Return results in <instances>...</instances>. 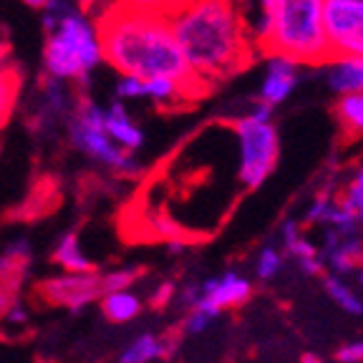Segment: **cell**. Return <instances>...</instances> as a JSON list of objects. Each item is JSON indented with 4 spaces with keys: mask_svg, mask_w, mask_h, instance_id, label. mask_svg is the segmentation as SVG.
Returning a JSON list of instances; mask_svg holds the SVG:
<instances>
[{
    "mask_svg": "<svg viewBox=\"0 0 363 363\" xmlns=\"http://www.w3.org/2000/svg\"><path fill=\"white\" fill-rule=\"evenodd\" d=\"M142 298L134 290H116L101 298V313L108 323H129L142 313Z\"/></svg>",
    "mask_w": 363,
    "mask_h": 363,
    "instance_id": "ffe728a7",
    "label": "cell"
},
{
    "mask_svg": "<svg viewBox=\"0 0 363 363\" xmlns=\"http://www.w3.org/2000/svg\"><path fill=\"white\" fill-rule=\"evenodd\" d=\"M113 3L139 13H164L167 16L172 11V0H113Z\"/></svg>",
    "mask_w": 363,
    "mask_h": 363,
    "instance_id": "83f0119b",
    "label": "cell"
},
{
    "mask_svg": "<svg viewBox=\"0 0 363 363\" xmlns=\"http://www.w3.org/2000/svg\"><path fill=\"white\" fill-rule=\"evenodd\" d=\"M328 202H330V197L328 194H318L315 199H313V204L308 207V222H320V217H323V212H325V207H328Z\"/></svg>",
    "mask_w": 363,
    "mask_h": 363,
    "instance_id": "1f68e13d",
    "label": "cell"
},
{
    "mask_svg": "<svg viewBox=\"0 0 363 363\" xmlns=\"http://www.w3.org/2000/svg\"><path fill=\"white\" fill-rule=\"evenodd\" d=\"M179 340L174 335H159V333H139L129 346L119 353V363H152L167 361L174 356Z\"/></svg>",
    "mask_w": 363,
    "mask_h": 363,
    "instance_id": "5bb4252c",
    "label": "cell"
},
{
    "mask_svg": "<svg viewBox=\"0 0 363 363\" xmlns=\"http://www.w3.org/2000/svg\"><path fill=\"white\" fill-rule=\"evenodd\" d=\"M194 3H202V0H172V11H174V8H187V6H194Z\"/></svg>",
    "mask_w": 363,
    "mask_h": 363,
    "instance_id": "8d00e7d4",
    "label": "cell"
},
{
    "mask_svg": "<svg viewBox=\"0 0 363 363\" xmlns=\"http://www.w3.org/2000/svg\"><path fill=\"white\" fill-rule=\"evenodd\" d=\"M51 260L56 262L58 267H63V272H94L96 265L81 247L79 233H66L61 235V240L53 247Z\"/></svg>",
    "mask_w": 363,
    "mask_h": 363,
    "instance_id": "d6986e66",
    "label": "cell"
},
{
    "mask_svg": "<svg viewBox=\"0 0 363 363\" xmlns=\"http://www.w3.org/2000/svg\"><path fill=\"white\" fill-rule=\"evenodd\" d=\"M35 293L45 306L79 313L94 301L104 298V272H61L43 280Z\"/></svg>",
    "mask_w": 363,
    "mask_h": 363,
    "instance_id": "ba28073f",
    "label": "cell"
},
{
    "mask_svg": "<svg viewBox=\"0 0 363 363\" xmlns=\"http://www.w3.org/2000/svg\"><path fill=\"white\" fill-rule=\"evenodd\" d=\"M335 119L348 139L363 136V94H346L335 101Z\"/></svg>",
    "mask_w": 363,
    "mask_h": 363,
    "instance_id": "7402d4cb",
    "label": "cell"
},
{
    "mask_svg": "<svg viewBox=\"0 0 363 363\" xmlns=\"http://www.w3.org/2000/svg\"><path fill=\"white\" fill-rule=\"evenodd\" d=\"M28 320V311L23 308V303L21 301H16L13 303V308L8 311V315H6V320L3 323H11V325H23Z\"/></svg>",
    "mask_w": 363,
    "mask_h": 363,
    "instance_id": "836d02e7",
    "label": "cell"
},
{
    "mask_svg": "<svg viewBox=\"0 0 363 363\" xmlns=\"http://www.w3.org/2000/svg\"><path fill=\"white\" fill-rule=\"evenodd\" d=\"M172 295H174V285L172 283H162L152 295V306L154 308H164L167 303L172 301Z\"/></svg>",
    "mask_w": 363,
    "mask_h": 363,
    "instance_id": "d6a6232c",
    "label": "cell"
},
{
    "mask_svg": "<svg viewBox=\"0 0 363 363\" xmlns=\"http://www.w3.org/2000/svg\"><path fill=\"white\" fill-rule=\"evenodd\" d=\"M265 58H267L265 81H262V86H260L257 101L275 108V106H280V104L293 94L295 86H298V63L288 61V58H283V56H265Z\"/></svg>",
    "mask_w": 363,
    "mask_h": 363,
    "instance_id": "7c38bea8",
    "label": "cell"
},
{
    "mask_svg": "<svg viewBox=\"0 0 363 363\" xmlns=\"http://www.w3.org/2000/svg\"><path fill=\"white\" fill-rule=\"evenodd\" d=\"M285 265V255L280 252L278 247H272V245H265V247L260 250V255H257V278L260 280H272L278 278L280 270H283Z\"/></svg>",
    "mask_w": 363,
    "mask_h": 363,
    "instance_id": "d4e9b609",
    "label": "cell"
},
{
    "mask_svg": "<svg viewBox=\"0 0 363 363\" xmlns=\"http://www.w3.org/2000/svg\"><path fill=\"white\" fill-rule=\"evenodd\" d=\"M335 361L338 363H363V340H353L335 351Z\"/></svg>",
    "mask_w": 363,
    "mask_h": 363,
    "instance_id": "f546056e",
    "label": "cell"
},
{
    "mask_svg": "<svg viewBox=\"0 0 363 363\" xmlns=\"http://www.w3.org/2000/svg\"><path fill=\"white\" fill-rule=\"evenodd\" d=\"M215 320H217V318L210 315L207 311H202V308H192V311H187L184 320H182V330H184L187 335H199V333H204V330L210 328Z\"/></svg>",
    "mask_w": 363,
    "mask_h": 363,
    "instance_id": "4316f807",
    "label": "cell"
},
{
    "mask_svg": "<svg viewBox=\"0 0 363 363\" xmlns=\"http://www.w3.org/2000/svg\"><path fill=\"white\" fill-rule=\"evenodd\" d=\"M323 8L325 0H272L265 56H283L298 66L328 63L330 48L325 38Z\"/></svg>",
    "mask_w": 363,
    "mask_h": 363,
    "instance_id": "277c9868",
    "label": "cell"
},
{
    "mask_svg": "<svg viewBox=\"0 0 363 363\" xmlns=\"http://www.w3.org/2000/svg\"><path fill=\"white\" fill-rule=\"evenodd\" d=\"M40 13L43 74L68 86L86 84L104 63L96 18L76 8L71 0H48Z\"/></svg>",
    "mask_w": 363,
    "mask_h": 363,
    "instance_id": "3957f363",
    "label": "cell"
},
{
    "mask_svg": "<svg viewBox=\"0 0 363 363\" xmlns=\"http://www.w3.org/2000/svg\"><path fill=\"white\" fill-rule=\"evenodd\" d=\"M338 204L356 222H363V167L356 172V177L351 179V184L346 187V192H343V199H340Z\"/></svg>",
    "mask_w": 363,
    "mask_h": 363,
    "instance_id": "cb8c5ba5",
    "label": "cell"
},
{
    "mask_svg": "<svg viewBox=\"0 0 363 363\" xmlns=\"http://www.w3.org/2000/svg\"><path fill=\"white\" fill-rule=\"evenodd\" d=\"M358 283L363 285V267H361V272H358Z\"/></svg>",
    "mask_w": 363,
    "mask_h": 363,
    "instance_id": "f35d334b",
    "label": "cell"
},
{
    "mask_svg": "<svg viewBox=\"0 0 363 363\" xmlns=\"http://www.w3.org/2000/svg\"><path fill=\"white\" fill-rule=\"evenodd\" d=\"M184 247H187V245H184V240H182V238L167 240V250H169L172 255H179V252H184Z\"/></svg>",
    "mask_w": 363,
    "mask_h": 363,
    "instance_id": "e575fe53",
    "label": "cell"
},
{
    "mask_svg": "<svg viewBox=\"0 0 363 363\" xmlns=\"http://www.w3.org/2000/svg\"><path fill=\"white\" fill-rule=\"evenodd\" d=\"M23 6L33 8V11H43L45 6H48V0H21Z\"/></svg>",
    "mask_w": 363,
    "mask_h": 363,
    "instance_id": "d590c367",
    "label": "cell"
},
{
    "mask_svg": "<svg viewBox=\"0 0 363 363\" xmlns=\"http://www.w3.org/2000/svg\"><path fill=\"white\" fill-rule=\"evenodd\" d=\"M21 96V74L13 63L8 43H0V129L8 124Z\"/></svg>",
    "mask_w": 363,
    "mask_h": 363,
    "instance_id": "e0dca14e",
    "label": "cell"
},
{
    "mask_svg": "<svg viewBox=\"0 0 363 363\" xmlns=\"http://www.w3.org/2000/svg\"><path fill=\"white\" fill-rule=\"evenodd\" d=\"M104 129H106L108 139L119 149H124V152L134 154L144 147V131L131 119V113L124 101L111 99L104 106Z\"/></svg>",
    "mask_w": 363,
    "mask_h": 363,
    "instance_id": "4fadbf2b",
    "label": "cell"
},
{
    "mask_svg": "<svg viewBox=\"0 0 363 363\" xmlns=\"http://www.w3.org/2000/svg\"><path fill=\"white\" fill-rule=\"evenodd\" d=\"M358 265H363V250H361V255H358Z\"/></svg>",
    "mask_w": 363,
    "mask_h": 363,
    "instance_id": "ab89813d",
    "label": "cell"
},
{
    "mask_svg": "<svg viewBox=\"0 0 363 363\" xmlns=\"http://www.w3.org/2000/svg\"><path fill=\"white\" fill-rule=\"evenodd\" d=\"M328 86L333 94H363V58H330Z\"/></svg>",
    "mask_w": 363,
    "mask_h": 363,
    "instance_id": "ac0fdd59",
    "label": "cell"
},
{
    "mask_svg": "<svg viewBox=\"0 0 363 363\" xmlns=\"http://www.w3.org/2000/svg\"><path fill=\"white\" fill-rule=\"evenodd\" d=\"M172 35L192 76L210 89L212 81L238 74L257 56L247 43L230 0H202L167 13Z\"/></svg>",
    "mask_w": 363,
    "mask_h": 363,
    "instance_id": "7a4b0ae2",
    "label": "cell"
},
{
    "mask_svg": "<svg viewBox=\"0 0 363 363\" xmlns=\"http://www.w3.org/2000/svg\"><path fill=\"white\" fill-rule=\"evenodd\" d=\"M113 99L116 101H134V99H144V81L131 79V76H119L113 84Z\"/></svg>",
    "mask_w": 363,
    "mask_h": 363,
    "instance_id": "484cf974",
    "label": "cell"
},
{
    "mask_svg": "<svg viewBox=\"0 0 363 363\" xmlns=\"http://www.w3.org/2000/svg\"><path fill=\"white\" fill-rule=\"evenodd\" d=\"M21 285L23 283H0V323L6 320L13 303L21 301Z\"/></svg>",
    "mask_w": 363,
    "mask_h": 363,
    "instance_id": "f1b7e54d",
    "label": "cell"
},
{
    "mask_svg": "<svg viewBox=\"0 0 363 363\" xmlns=\"http://www.w3.org/2000/svg\"><path fill=\"white\" fill-rule=\"evenodd\" d=\"M323 26L330 58H363V0H325Z\"/></svg>",
    "mask_w": 363,
    "mask_h": 363,
    "instance_id": "52a82bcc",
    "label": "cell"
},
{
    "mask_svg": "<svg viewBox=\"0 0 363 363\" xmlns=\"http://www.w3.org/2000/svg\"><path fill=\"white\" fill-rule=\"evenodd\" d=\"M104 63L119 76L131 79H169L202 96L199 84L182 56L164 13H139L116 3L96 16Z\"/></svg>",
    "mask_w": 363,
    "mask_h": 363,
    "instance_id": "6da1fadb",
    "label": "cell"
},
{
    "mask_svg": "<svg viewBox=\"0 0 363 363\" xmlns=\"http://www.w3.org/2000/svg\"><path fill=\"white\" fill-rule=\"evenodd\" d=\"M66 136L76 152H81L86 159L106 167V169L116 172V174L139 177L144 172V167L139 164V159L134 154L119 149L108 139L106 129H104V104L86 96V94L76 96L74 108L66 119Z\"/></svg>",
    "mask_w": 363,
    "mask_h": 363,
    "instance_id": "5b68a950",
    "label": "cell"
},
{
    "mask_svg": "<svg viewBox=\"0 0 363 363\" xmlns=\"http://www.w3.org/2000/svg\"><path fill=\"white\" fill-rule=\"evenodd\" d=\"M76 96L79 94H74L68 84L45 76L38 84V91H35L33 96V121L43 131H51L61 124L66 126V119L71 108H74Z\"/></svg>",
    "mask_w": 363,
    "mask_h": 363,
    "instance_id": "30bf717a",
    "label": "cell"
},
{
    "mask_svg": "<svg viewBox=\"0 0 363 363\" xmlns=\"http://www.w3.org/2000/svg\"><path fill=\"white\" fill-rule=\"evenodd\" d=\"M283 245H285V252L298 260L303 272H308V275H320V272H323L325 265H323V260H320V252H318L315 245L303 235L298 222L288 220L283 225Z\"/></svg>",
    "mask_w": 363,
    "mask_h": 363,
    "instance_id": "9a60e30c",
    "label": "cell"
},
{
    "mask_svg": "<svg viewBox=\"0 0 363 363\" xmlns=\"http://www.w3.org/2000/svg\"><path fill=\"white\" fill-rule=\"evenodd\" d=\"M323 283H325V293L330 295V301H333L335 306L343 308V311L351 313V315H361L363 301L358 298L356 290H353L346 280L338 278V275H325Z\"/></svg>",
    "mask_w": 363,
    "mask_h": 363,
    "instance_id": "603a6c76",
    "label": "cell"
},
{
    "mask_svg": "<svg viewBox=\"0 0 363 363\" xmlns=\"http://www.w3.org/2000/svg\"><path fill=\"white\" fill-rule=\"evenodd\" d=\"M361 240L358 238H338V235L328 233L325 235V250H323V265H328L330 270H333V275H338V278H343V275H348V272L356 270L358 265V255H361Z\"/></svg>",
    "mask_w": 363,
    "mask_h": 363,
    "instance_id": "2e32d148",
    "label": "cell"
},
{
    "mask_svg": "<svg viewBox=\"0 0 363 363\" xmlns=\"http://www.w3.org/2000/svg\"><path fill=\"white\" fill-rule=\"evenodd\" d=\"M250 295H252V283L240 272L227 270L222 275H215V278L199 283V298L192 308H202V311L217 318L227 308L245 306L250 301Z\"/></svg>",
    "mask_w": 363,
    "mask_h": 363,
    "instance_id": "9c48e42d",
    "label": "cell"
},
{
    "mask_svg": "<svg viewBox=\"0 0 363 363\" xmlns=\"http://www.w3.org/2000/svg\"><path fill=\"white\" fill-rule=\"evenodd\" d=\"M233 131L238 136V179L245 189H257L278 164V129L272 121H257L245 113L233 121Z\"/></svg>",
    "mask_w": 363,
    "mask_h": 363,
    "instance_id": "8992f818",
    "label": "cell"
},
{
    "mask_svg": "<svg viewBox=\"0 0 363 363\" xmlns=\"http://www.w3.org/2000/svg\"><path fill=\"white\" fill-rule=\"evenodd\" d=\"M71 3H74L76 8H81V11H86L89 16L96 18L99 13H104L108 6H111L113 0H71Z\"/></svg>",
    "mask_w": 363,
    "mask_h": 363,
    "instance_id": "4dcf8cb0",
    "label": "cell"
},
{
    "mask_svg": "<svg viewBox=\"0 0 363 363\" xmlns=\"http://www.w3.org/2000/svg\"><path fill=\"white\" fill-rule=\"evenodd\" d=\"M301 363H325V361L320 356H315V353H303Z\"/></svg>",
    "mask_w": 363,
    "mask_h": 363,
    "instance_id": "74e56055",
    "label": "cell"
},
{
    "mask_svg": "<svg viewBox=\"0 0 363 363\" xmlns=\"http://www.w3.org/2000/svg\"><path fill=\"white\" fill-rule=\"evenodd\" d=\"M242 33L255 53H265L272 21V0H230Z\"/></svg>",
    "mask_w": 363,
    "mask_h": 363,
    "instance_id": "8fae6325",
    "label": "cell"
},
{
    "mask_svg": "<svg viewBox=\"0 0 363 363\" xmlns=\"http://www.w3.org/2000/svg\"><path fill=\"white\" fill-rule=\"evenodd\" d=\"M30 245L26 240H16L0 252V283H23L30 267Z\"/></svg>",
    "mask_w": 363,
    "mask_h": 363,
    "instance_id": "44dd1931",
    "label": "cell"
}]
</instances>
